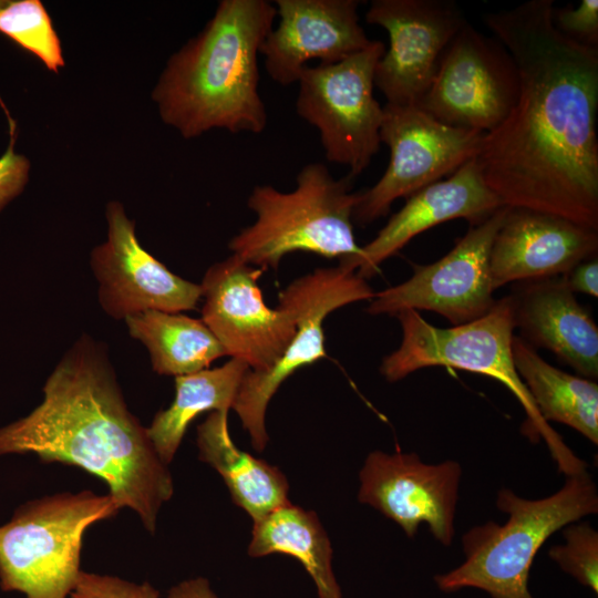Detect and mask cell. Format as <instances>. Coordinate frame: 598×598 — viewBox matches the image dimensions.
I'll return each mask as SVG.
<instances>
[{
	"label": "cell",
	"instance_id": "obj_1",
	"mask_svg": "<svg viewBox=\"0 0 598 598\" xmlns=\"http://www.w3.org/2000/svg\"><path fill=\"white\" fill-rule=\"evenodd\" d=\"M554 7L529 0L484 14L514 61L518 96L475 158L504 206L598 229V48L564 35Z\"/></svg>",
	"mask_w": 598,
	"mask_h": 598
},
{
	"label": "cell",
	"instance_id": "obj_2",
	"mask_svg": "<svg viewBox=\"0 0 598 598\" xmlns=\"http://www.w3.org/2000/svg\"><path fill=\"white\" fill-rule=\"evenodd\" d=\"M28 453L102 480L117 506L132 509L150 534L174 494L168 465L128 410L106 348L86 333L48 377L42 402L0 427V455Z\"/></svg>",
	"mask_w": 598,
	"mask_h": 598
},
{
	"label": "cell",
	"instance_id": "obj_3",
	"mask_svg": "<svg viewBox=\"0 0 598 598\" xmlns=\"http://www.w3.org/2000/svg\"><path fill=\"white\" fill-rule=\"evenodd\" d=\"M277 17L268 0H221L205 28L168 61L154 90L163 121L185 138L217 128L259 134L260 48Z\"/></svg>",
	"mask_w": 598,
	"mask_h": 598
},
{
	"label": "cell",
	"instance_id": "obj_4",
	"mask_svg": "<svg viewBox=\"0 0 598 598\" xmlns=\"http://www.w3.org/2000/svg\"><path fill=\"white\" fill-rule=\"evenodd\" d=\"M508 515L504 525L489 520L462 538L465 560L434 580L444 592L478 588L492 598H533L529 570L536 553L555 532L598 513V492L587 471L568 475L563 487L540 499H526L508 488L496 497Z\"/></svg>",
	"mask_w": 598,
	"mask_h": 598
},
{
	"label": "cell",
	"instance_id": "obj_5",
	"mask_svg": "<svg viewBox=\"0 0 598 598\" xmlns=\"http://www.w3.org/2000/svg\"><path fill=\"white\" fill-rule=\"evenodd\" d=\"M398 317L402 328L400 347L386 355L380 372L390 382L404 379L423 368L444 365L480 373L503 383L523 406L527 420L524 432L530 440L543 437L567 476L586 470L561 437L539 414L522 381L512 355L514 306L511 296L496 300L483 317L461 326L436 328L415 310Z\"/></svg>",
	"mask_w": 598,
	"mask_h": 598
},
{
	"label": "cell",
	"instance_id": "obj_6",
	"mask_svg": "<svg viewBox=\"0 0 598 598\" xmlns=\"http://www.w3.org/2000/svg\"><path fill=\"white\" fill-rule=\"evenodd\" d=\"M352 182L350 175L334 178L323 163L313 162L298 172L290 192L255 186L247 205L256 220L235 235L228 248L262 269H276L295 251L339 259L357 254L352 215L359 193L352 192Z\"/></svg>",
	"mask_w": 598,
	"mask_h": 598
},
{
	"label": "cell",
	"instance_id": "obj_7",
	"mask_svg": "<svg viewBox=\"0 0 598 598\" xmlns=\"http://www.w3.org/2000/svg\"><path fill=\"white\" fill-rule=\"evenodd\" d=\"M121 508L92 491L47 495L20 505L0 526V587L24 598H70L81 573L86 529Z\"/></svg>",
	"mask_w": 598,
	"mask_h": 598
},
{
	"label": "cell",
	"instance_id": "obj_8",
	"mask_svg": "<svg viewBox=\"0 0 598 598\" xmlns=\"http://www.w3.org/2000/svg\"><path fill=\"white\" fill-rule=\"evenodd\" d=\"M385 51L379 40L332 64L307 65L298 80L297 114L320 134L324 156L360 175L381 144L383 109L373 94L375 68Z\"/></svg>",
	"mask_w": 598,
	"mask_h": 598
},
{
	"label": "cell",
	"instance_id": "obj_9",
	"mask_svg": "<svg viewBox=\"0 0 598 598\" xmlns=\"http://www.w3.org/2000/svg\"><path fill=\"white\" fill-rule=\"evenodd\" d=\"M381 143L390 150L384 174L358 192L352 219L368 225L385 216L394 200L453 174L478 154L484 133L441 123L415 104L385 103Z\"/></svg>",
	"mask_w": 598,
	"mask_h": 598
},
{
	"label": "cell",
	"instance_id": "obj_10",
	"mask_svg": "<svg viewBox=\"0 0 598 598\" xmlns=\"http://www.w3.org/2000/svg\"><path fill=\"white\" fill-rule=\"evenodd\" d=\"M374 297L367 280L341 267L319 268L293 280L279 298L296 311L297 328L280 359L265 372L249 370L233 410L249 433L257 452L266 448V411L279 386L297 370L326 357L323 321L332 311Z\"/></svg>",
	"mask_w": 598,
	"mask_h": 598
},
{
	"label": "cell",
	"instance_id": "obj_11",
	"mask_svg": "<svg viewBox=\"0 0 598 598\" xmlns=\"http://www.w3.org/2000/svg\"><path fill=\"white\" fill-rule=\"evenodd\" d=\"M517 96L518 75L507 50L466 22L416 105L441 123L486 134L506 118Z\"/></svg>",
	"mask_w": 598,
	"mask_h": 598
},
{
	"label": "cell",
	"instance_id": "obj_12",
	"mask_svg": "<svg viewBox=\"0 0 598 598\" xmlns=\"http://www.w3.org/2000/svg\"><path fill=\"white\" fill-rule=\"evenodd\" d=\"M502 206L472 224L453 249L437 261L414 266L404 282L374 293L370 315L396 316L403 310H429L461 326L485 316L496 300L489 270L494 238L508 212Z\"/></svg>",
	"mask_w": 598,
	"mask_h": 598
},
{
	"label": "cell",
	"instance_id": "obj_13",
	"mask_svg": "<svg viewBox=\"0 0 598 598\" xmlns=\"http://www.w3.org/2000/svg\"><path fill=\"white\" fill-rule=\"evenodd\" d=\"M262 270L231 255L214 264L200 283L202 320L227 355L254 372L268 371L280 359L297 328L288 301L279 298L276 308L265 303L258 286Z\"/></svg>",
	"mask_w": 598,
	"mask_h": 598
},
{
	"label": "cell",
	"instance_id": "obj_14",
	"mask_svg": "<svg viewBox=\"0 0 598 598\" xmlns=\"http://www.w3.org/2000/svg\"><path fill=\"white\" fill-rule=\"evenodd\" d=\"M383 28L390 45L374 73L386 103L417 104L427 91L441 56L467 22L452 0H373L365 13Z\"/></svg>",
	"mask_w": 598,
	"mask_h": 598
},
{
	"label": "cell",
	"instance_id": "obj_15",
	"mask_svg": "<svg viewBox=\"0 0 598 598\" xmlns=\"http://www.w3.org/2000/svg\"><path fill=\"white\" fill-rule=\"evenodd\" d=\"M462 468L453 460L426 464L416 453L371 452L360 471L358 499L396 523L409 537L426 524L442 545L454 539Z\"/></svg>",
	"mask_w": 598,
	"mask_h": 598
},
{
	"label": "cell",
	"instance_id": "obj_16",
	"mask_svg": "<svg viewBox=\"0 0 598 598\" xmlns=\"http://www.w3.org/2000/svg\"><path fill=\"white\" fill-rule=\"evenodd\" d=\"M107 238L91 254L97 297L104 312L116 320L146 311L182 312L195 309L200 285L168 270L147 252L135 234V224L118 202L106 207Z\"/></svg>",
	"mask_w": 598,
	"mask_h": 598
},
{
	"label": "cell",
	"instance_id": "obj_17",
	"mask_svg": "<svg viewBox=\"0 0 598 598\" xmlns=\"http://www.w3.org/2000/svg\"><path fill=\"white\" fill-rule=\"evenodd\" d=\"M279 21L260 48L271 80L288 86L298 82L307 62L332 64L368 48L359 21L358 0H277Z\"/></svg>",
	"mask_w": 598,
	"mask_h": 598
},
{
	"label": "cell",
	"instance_id": "obj_18",
	"mask_svg": "<svg viewBox=\"0 0 598 598\" xmlns=\"http://www.w3.org/2000/svg\"><path fill=\"white\" fill-rule=\"evenodd\" d=\"M504 206L486 184L473 158L447 178L437 181L406 198L377 236L351 256L339 259V267L360 278L372 277L379 266L400 251L412 238L442 223L464 218L471 225Z\"/></svg>",
	"mask_w": 598,
	"mask_h": 598
},
{
	"label": "cell",
	"instance_id": "obj_19",
	"mask_svg": "<svg viewBox=\"0 0 598 598\" xmlns=\"http://www.w3.org/2000/svg\"><path fill=\"white\" fill-rule=\"evenodd\" d=\"M597 251L598 229L557 215L509 207L491 250L494 290L513 281L561 276Z\"/></svg>",
	"mask_w": 598,
	"mask_h": 598
},
{
	"label": "cell",
	"instance_id": "obj_20",
	"mask_svg": "<svg viewBox=\"0 0 598 598\" xmlns=\"http://www.w3.org/2000/svg\"><path fill=\"white\" fill-rule=\"evenodd\" d=\"M515 329L584 378H598V328L560 276L520 281L511 296Z\"/></svg>",
	"mask_w": 598,
	"mask_h": 598
},
{
	"label": "cell",
	"instance_id": "obj_21",
	"mask_svg": "<svg viewBox=\"0 0 598 598\" xmlns=\"http://www.w3.org/2000/svg\"><path fill=\"white\" fill-rule=\"evenodd\" d=\"M196 443L199 460L223 477L233 502L252 522L290 502L286 475L235 445L228 430V412H209L197 426Z\"/></svg>",
	"mask_w": 598,
	"mask_h": 598
},
{
	"label": "cell",
	"instance_id": "obj_22",
	"mask_svg": "<svg viewBox=\"0 0 598 598\" xmlns=\"http://www.w3.org/2000/svg\"><path fill=\"white\" fill-rule=\"evenodd\" d=\"M252 524L250 557L291 556L312 578L319 598H342L332 569L331 543L315 512L289 502Z\"/></svg>",
	"mask_w": 598,
	"mask_h": 598
},
{
	"label": "cell",
	"instance_id": "obj_23",
	"mask_svg": "<svg viewBox=\"0 0 598 598\" xmlns=\"http://www.w3.org/2000/svg\"><path fill=\"white\" fill-rule=\"evenodd\" d=\"M512 355L542 417L568 425L597 445V383L553 367L518 336L513 338Z\"/></svg>",
	"mask_w": 598,
	"mask_h": 598
},
{
	"label": "cell",
	"instance_id": "obj_24",
	"mask_svg": "<svg viewBox=\"0 0 598 598\" xmlns=\"http://www.w3.org/2000/svg\"><path fill=\"white\" fill-rule=\"evenodd\" d=\"M249 367L231 358L223 365L175 377L172 404L155 414L147 429L148 437L159 456L169 464L189 424L204 412H228L249 371Z\"/></svg>",
	"mask_w": 598,
	"mask_h": 598
},
{
	"label": "cell",
	"instance_id": "obj_25",
	"mask_svg": "<svg viewBox=\"0 0 598 598\" xmlns=\"http://www.w3.org/2000/svg\"><path fill=\"white\" fill-rule=\"evenodd\" d=\"M128 333L150 352L153 370L163 375H185L208 369L227 355L202 319L181 312L146 310L127 317Z\"/></svg>",
	"mask_w": 598,
	"mask_h": 598
},
{
	"label": "cell",
	"instance_id": "obj_26",
	"mask_svg": "<svg viewBox=\"0 0 598 598\" xmlns=\"http://www.w3.org/2000/svg\"><path fill=\"white\" fill-rule=\"evenodd\" d=\"M0 32L38 56L54 72L64 61L58 34L39 0L0 2Z\"/></svg>",
	"mask_w": 598,
	"mask_h": 598
},
{
	"label": "cell",
	"instance_id": "obj_27",
	"mask_svg": "<svg viewBox=\"0 0 598 598\" xmlns=\"http://www.w3.org/2000/svg\"><path fill=\"white\" fill-rule=\"evenodd\" d=\"M565 544L555 545L548 556L585 587L598 592V533L588 523L563 528Z\"/></svg>",
	"mask_w": 598,
	"mask_h": 598
},
{
	"label": "cell",
	"instance_id": "obj_28",
	"mask_svg": "<svg viewBox=\"0 0 598 598\" xmlns=\"http://www.w3.org/2000/svg\"><path fill=\"white\" fill-rule=\"evenodd\" d=\"M70 598H159V592L146 581L81 570Z\"/></svg>",
	"mask_w": 598,
	"mask_h": 598
},
{
	"label": "cell",
	"instance_id": "obj_29",
	"mask_svg": "<svg viewBox=\"0 0 598 598\" xmlns=\"http://www.w3.org/2000/svg\"><path fill=\"white\" fill-rule=\"evenodd\" d=\"M553 22L569 39L598 48V1L581 0L577 8L554 7Z\"/></svg>",
	"mask_w": 598,
	"mask_h": 598
},
{
	"label": "cell",
	"instance_id": "obj_30",
	"mask_svg": "<svg viewBox=\"0 0 598 598\" xmlns=\"http://www.w3.org/2000/svg\"><path fill=\"white\" fill-rule=\"evenodd\" d=\"M13 142L0 157V210L22 192L29 175L30 164L14 152Z\"/></svg>",
	"mask_w": 598,
	"mask_h": 598
},
{
	"label": "cell",
	"instance_id": "obj_31",
	"mask_svg": "<svg viewBox=\"0 0 598 598\" xmlns=\"http://www.w3.org/2000/svg\"><path fill=\"white\" fill-rule=\"evenodd\" d=\"M565 285L574 293H586L598 297V260L597 256L585 259L560 276Z\"/></svg>",
	"mask_w": 598,
	"mask_h": 598
},
{
	"label": "cell",
	"instance_id": "obj_32",
	"mask_svg": "<svg viewBox=\"0 0 598 598\" xmlns=\"http://www.w3.org/2000/svg\"><path fill=\"white\" fill-rule=\"evenodd\" d=\"M167 598H218V596L206 578L195 577L173 586Z\"/></svg>",
	"mask_w": 598,
	"mask_h": 598
}]
</instances>
